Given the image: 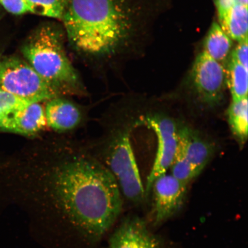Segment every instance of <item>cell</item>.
Returning <instances> with one entry per match:
<instances>
[{
    "label": "cell",
    "instance_id": "30bf717a",
    "mask_svg": "<svg viewBox=\"0 0 248 248\" xmlns=\"http://www.w3.org/2000/svg\"><path fill=\"white\" fill-rule=\"evenodd\" d=\"M106 248H165L143 219L135 216L124 218L108 238Z\"/></svg>",
    "mask_w": 248,
    "mask_h": 248
},
{
    "label": "cell",
    "instance_id": "ba28073f",
    "mask_svg": "<svg viewBox=\"0 0 248 248\" xmlns=\"http://www.w3.org/2000/svg\"><path fill=\"white\" fill-rule=\"evenodd\" d=\"M187 187L167 173L155 180L152 187L155 225L162 224L181 210L185 203Z\"/></svg>",
    "mask_w": 248,
    "mask_h": 248
},
{
    "label": "cell",
    "instance_id": "8fae6325",
    "mask_svg": "<svg viewBox=\"0 0 248 248\" xmlns=\"http://www.w3.org/2000/svg\"><path fill=\"white\" fill-rule=\"evenodd\" d=\"M42 102H28L0 119V129L27 136L31 139L43 135L46 129Z\"/></svg>",
    "mask_w": 248,
    "mask_h": 248
},
{
    "label": "cell",
    "instance_id": "7c38bea8",
    "mask_svg": "<svg viewBox=\"0 0 248 248\" xmlns=\"http://www.w3.org/2000/svg\"><path fill=\"white\" fill-rule=\"evenodd\" d=\"M178 152L200 175L212 158L214 147L188 128H180Z\"/></svg>",
    "mask_w": 248,
    "mask_h": 248
},
{
    "label": "cell",
    "instance_id": "7402d4cb",
    "mask_svg": "<svg viewBox=\"0 0 248 248\" xmlns=\"http://www.w3.org/2000/svg\"><path fill=\"white\" fill-rule=\"evenodd\" d=\"M217 15H219L233 6L240 4L248 6V0H214Z\"/></svg>",
    "mask_w": 248,
    "mask_h": 248
},
{
    "label": "cell",
    "instance_id": "2e32d148",
    "mask_svg": "<svg viewBox=\"0 0 248 248\" xmlns=\"http://www.w3.org/2000/svg\"><path fill=\"white\" fill-rule=\"evenodd\" d=\"M248 69L231 58L226 67L227 85L230 89L232 101L248 97Z\"/></svg>",
    "mask_w": 248,
    "mask_h": 248
},
{
    "label": "cell",
    "instance_id": "4fadbf2b",
    "mask_svg": "<svg viewBox=\"0 0 248 248\" xmlns=\"http://www.w3.org/2000/svg\"><path fill=\"white\" fill-rule=\"evenodd\" d=\"M220 26L232 40L248 39V6L238 4L218 15Z\"/></svg>",
    "mask_w": 248,
    "mask_h": 248
},
{
    "label": "cell",
    "instance_id": "ffe728a7",
    "mask_svg": "<svg viewBox=\"0 0 248 248\" xmlns=\"http://www.w3.org/2000/svg\"><path fill=\"white\" fill-rule=\"evenodd\" d=\"M0 4L12 14H31L30 7L27 0H0Z\"/></svg>",
    "mask_w": 248,
    "mask_h": 248
},
{
    "label": "cell",
    "instance_id": "ac0fdd59",
    "mask_svg": "<svg viewBox=\"0 0 248 248\" xmlns=\"http://www.w3.org/2000/svg\"><path fill=\"white\" fill-rule=\"evenodd\" d=\"M170 169V174L183 184L187 186L192 180L199 175L193 166L178 152Z\"/></svg>",
    "mask_w": 248,
    "mask_h": 248
},
{
    "label": "cell",
    "instance_id": "5bb4252c",
    "mask_svg": "<svg viewBox=\"0 0 248 248\" xmlns=\"http://www.w3.org/2000/svg\"><path fill=\"white\" fill-rule=\"evenodd\" d=\"M232 47V40L218 23L214 22L204 39L203 51L224 66L231 53Z\"/></svg>",
    "mask_w": 248,
    "mask_h": 248
},
{
    "label": "cell",
    "instance_id": "603a6c76",
    "mask_svg": "<svg viewBox=\"0 0 248 248\" xmlns=\"http://www.w3.org/2000/svg\"><path fill=\"white\" fill-rule=\"evenodd\" d=\"M1 58H0V61H1Z\"/></svg>",
    "mask_w": 248,
    "mask_h": 248
},
{
    "label": "cell",
    "instance_id": "52a82bcc",
    "mask_svg": "<svg viewBox=\"0 0 248 248\" xmlns=\"http://www.w3.org/2000/svg\"><path fill=\"white\" fill-rule=\"evenodd\" d=\"M190 79L195 95L203 104L215 107L221 103L228 87L224 65L203 51L195 58Z\"/></svg>",
    "mask_w": 248,
    "mask_h": 248
},
{
    "label": "cell",
    "instance_id": "7a4b0ae2",
    "mask_svg": "<svg viewBox=\"0 0 248 248\" xmlns=\"http://www.w3.org/2000/svg\"><path fill=\"white\" fill-rule=\"evenodd\" d=\"M61 20L74 52L94 66L125 54L136 30L134 0H64Z\"/></svg>",
    "mask_w": 248,
    "mask_h": 248
},
{
    "label": "cell",
    "instance_id": "e0dca14e",
    "mask_svg": "<svg viewBox=\"0 0 248 248\" xmlns=\"http://www.w3.org/2000/svg\"><path fill=\"white\" fill-rule=\"evenodd\" d=\"M31 14L61 20L63 16L64 0H27Z\"/></svg>",
    "mask_w": 248,
    "mask_h": 248
},
{
    "label": "cell",
    "instance_id": "277c9868",
    "mask_svg": "<svg viewBox=\"0 0 248 248\" xmlns=\"http://www.w3.org/2000/svg\"><path fill=\"white\" fill-rule=\"evenodd\" d=\"M100 125V135L87 143L115 178L123 198L141 203L145 188L132 148L131 128L117 121L110 109L102 114Z\"/></svg>",
    "mask_w": 248,
    "mask_h": 248
},
{
    "label": "cell",
    "instance_id": "d6986e66",
    "mask_svg": "<svg viewBox=\"0 0 248 248\" xmlns=\"http://www.w3.org/2000/svg\"><path fill=\"white\" fill-rule=\"evenodd\" d=\"M30 102L0 89V119Z\"/></svg>",
    "mask_w": 248,
    "mask_h": 248
},
{
    "label": "cell",
    "instance_id": "8992f818",
    "mask_svg": "<svg viewBox=\"0 0 248 248\" xmlns=\"http://www.w3.org/2000/svg\"><path fill=\"white\" fill-rule=\"evenodd\" d=\"M139 123L153 130L157 138L156 157L144 187L147 198L155 180L167 173L175 159L179 147L180 128L174 120L160 115L144 117Z\"/></svg>",
    "mask_w": 248,
    "mask_h": 248
},
{
    "label": "cell",
    "instance_id": "5b68a950",
    "mask_svg": "<svg viewBox=\"0 0 248 248\" xmlns=\"http://www.w3.org/2000/svg\"><path fill=\"white\" fill-rule=\"evenodd\" d=\"M0 89L33 102L61 96L26 61L16 57L1 59Z\"/></svg>",
    "mask_w": 248,
    "mask_h": 248
},
{
    "label": "cell",
    "instance_id": "9a60e30c",
    "mask_svg": "<svg viewBox=\"0 0 248 248\" xmlns=\"http://www.w3.org/2000/svg\"><path fill=\"white\" fill-rule=\"evenodd\" d=\"M228 120L231 131L241 144L248 139V97L232 101L228 110Z\"/></svg>",
    "mask_w": 248,
    "mask_h": 248
},
{
    "label": "cell",
    "instance_id": "6da1fadb",
    "mask_svg": "<svg viewBox=\"0 0 248 248\" xmlns=\"http://www.w3.org/2000/svg\"><path fill=\"white\" fill-rule=\"evenodd\" d=\"M18 170L32 229L50 248H97L122 213L115 178L86 141L56 133L31 139Z\"/></svg>",
    "mask_w": 248,
    "mask_h": 248
},
{
    "label": "cell",
    "instance_id": "3957f363",
    "mask_svg": "<svg viewBox=\"0 0 248 248\" xmlns=\"http://www.w3.org/2000/svg\"><path fill=\"white\" fill-rule=\"evenodd\" d=\"M63 29L50 22L32 31L21 52L25 60L58 95L86 97L88 92L65 49Z\"/></svg>",
    "mask_w": 248,
    "mask_h": 248
},
{
    "label": "cell",
    "instance_id": "9c48e42d",
    "mask_svg": "<svg viewBox=\"0 0 248 248\" xmlns=\"http://www.w3.org/2000/svg\"><path fill=\"white\" fill-rule=\"evenodd\" d=\"M44 104L48 129L56 134L69 135L82 126L88 117L84 107L66 96H57Z\"/></svg>",
    "mask_w": 248,
    "mask_h": 248
},
{
    "label": "cell",
    "instance_id": "44dd1931",
    "mask_svg": "<svg viewBox=\"0 0 248 248\" xmlns=\"http://www.w3.org/2000/svg\"><path fill=\"white\" fill-rule=\"evenodd\" d=\"M248 39L238 42V45L231 55V58L247 68H248Z\"/></svg>",
    "mask_w": 248,
    "mask_h": 248
}]
</instances>
